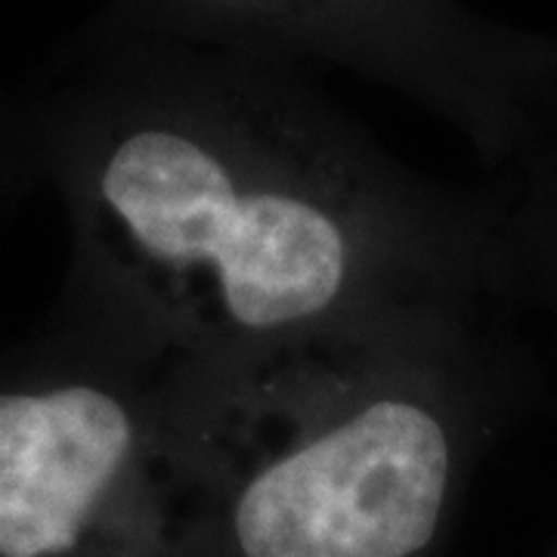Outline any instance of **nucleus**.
Wrapping results in <instances>:
<instances>
[{
    "label": "nucleus",
    "mask_w": 557,
    "mask_h": 557,
    "mask_svg": "<svg viewBox=\"0 0 557 557\" xmlns=\"http://www.w3.org/2000/svg\"><path fill=\"white\" fill-rule=\"evenodd\" d=\"M421 325L186 362L282 443L242 480V557H416L437 533L453 440L424 399Z\"/></svg>",
    "instance_id": "nucleus-2"
},
{
    "label": "nucleus",
    "mask_w": 557,
    "mask_h": 557,
    "mask_svg": "<svg viewBox=\"0 0 557 557\" xmlns=\"http://www.w3.org/2000/svg\"><path fill=\"white\" fill-rule=\"evenodd\" d=\"M171 409L168 362L75 313L0 362V557H90Z\"/></svg>",
    "instance_id": "nucleus-3"
},
{
    "label": "nucleus",
    "mask_w": 557,
    "mask_h": 557,
    "mask_svg": "<svg viewBox=\"0 0 557 557\" xmlns=\"http://www.w3.org/2000/svg\"><path fill=\"white\" fill-rule=\"evenodd\" d=\"M0 171L65 208L62 310L161 359L421 325L418 189L295 62L100 10L0 112Z\"/></svg>",
    "instance_id": "nucleus-1"
},
{
    "label": "nucleus",
    "mask_w": 557,
    "mask_h": 557,
    "mask_svg": "<svg viewBox=\"0 0 557 557\" xmlns=\"http://www.w3.org/2000/svg\"><path fill=\"white\" fill-rule=\"evenodd\" d=\"M102 13L304 69L332 65L416 97L449 90L461 44L443 0H109Z\"/></svg>",
    "instance_id": "nucleus-4"
}]
</instances>
